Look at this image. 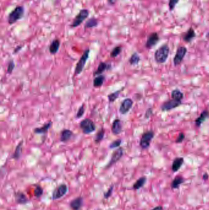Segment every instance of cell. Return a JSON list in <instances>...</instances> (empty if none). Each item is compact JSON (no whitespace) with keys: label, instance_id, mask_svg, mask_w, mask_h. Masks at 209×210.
Here are the masks:
<instances>
[{"label":"cell","instance_id":"cell-11","mask_svg":"<svg viewBox=\"0 0 209 210\" xmlns=\"http://www.w3.org/2000/svg\"><path fill=\"white\" fill-rule=\"evenodd\" d=\"M133 105V101L131 98H126L121 103L119 108V112L123 115L127 114Z\"/></svg>","mask_w":209,"mask_h":210},{"label":"cell","instance_id":"cell-27","mask_svg":"<svg viewBox=\"0 0 209 210\" xmlns=\"http://www.w3.org/2000/svg\"><path fill=\"white\" fill-rule=\"evenodd\" d=\"M147 178L145 176H142L136 181V182L133 184V189L134 190H138L142 188L146 184Z\"/></svg>","mask_w":209,"mask_h":210},{"label":"cell","instance_id":"cell-6","mask_svg":"<svg viewBox=\"0 0 209 210\" xmlns=\"http://www.w3.org/2000/svg\"><path fill=\"white\" fill-rule=\"evenodd\" d=\"M154 136V132L151 130L146 132L142 135L140 141V146L142 149L146 150L149 147Z\"/></svg>","mask_w":209,"mask_h":210},{"label":"cell","instance_id":"cell-28","mask_svg":"<svg viewBox=\"0 0 209 210\" xmlns=\"http://www.w3.org/2000/svg\"><path fill=\"white\" fill-rule=\"evenodd\" d=\"M104 135H105V130L104 128H101L95 135V137H94L95 143L98 144L100 142H101L102 140L104 139Z\"/></svg>","mask_w":209,"mask_h":210},{"label":"cell","instance_id":"cell-43","mask_svg":"<svg viewBox=\"0 0 209 210\" xmlns=\"http://www.w3.org/2000/svg\"><path fill=\"white\" fill-rule=\"evenodd\" d=\"M109 4L111 5H114L115 4V2H116V0H107Z\"/></svg>","mask_w":209,"mask_h":210},{"label":"cell","instance_id":"cell-36","mask_svg":"<svg viewBox=\"0 0 209 210\" xmlns=\"http://www.w3.org/2000/svg\"><path fill=\"white\" fill-rule=\"evenodd\" d=\"M15 68V63L13 60H11L9 62L7 68V73L8 74H11Z\"/></svg>","mask_w":209,"mask_h":210},{"label":"cell","instance_id":"cell-25","mask_svg":"<svg viewBox=\"0 0 209 210\" xmlns=\"http://www.w3.org/2000/svg\"><path fill=\"white\" fill-rule=\"evenodd\" d=\"M184 181H185V180L183 177H181V176H177L172 182V184H171L172 189H178L180 185L184 182Z\"/></svg>","mask_w":209,"mask_h":210},{"label":"cell","instance_id":"cell-39","mask_svg":"<svg viewBox=\"0 0 209 210\" xmlns=\"http://www.w3.org/2000/svg\"><path fill=\"white\" fill-rule=\"evenodd\" d=\"M185 135L183 133H180L176 139V143H182L184 140H185Z\"/></svg>","mask_w":209,"mask_h":210},{"label":"cell","instance_id":"cell-34","mask_svg":"<svg viewBox=\"0 0 209 210\" xmlns=\"http://www.w3.org/2000/svg\"><path fill=\"white\" fill-rule=\"evenodd\" d=\"M85 105L83 104L78 109V111L76 114V118L77 119H80L81 118H82V116H84V114H85Z\"/></svg>","mask_w":209,"mask_h":210},{"label":"cell","instance_id":"cell-33","mask_svg":"<svg viewBox=\"0 0 209 210\" xmlns=\"http://www.w3.org/2000/svg\"><path fill=\"white\" fill-rule=\"evenodd\" d=\"M43 194V189L40 185H37L34 190V195L36 198L41 197Z\"/></svg>","mask_w":209,"mask_h":210},{"label":"cell","instance_id":"cell-2","mask_svg":"<svg viewBox=\"0 0 209 210\" xmlns=\"http://www.w3.org/2000/svg\"><path fill=\"white\" fill-rule=\"evenodd\" d=\"M24 15V8L23 6H17L11 12L9 13L7 18L9 25H12L20 19H21Z\"/></svg>","mask_w":209,"mask_h":210},{"label":"cell","instance_id":"cell-37","mask_svg":"<svg viewBox=\"0 0 209 210\" xmlns=\"http://www.w3.org/2000/svg\"><path fill=\"white\" fill-rule=\"evenodd\" d=\"M114 188V185H111V186L109 188V189L107 190V191L106 192H105L104 194V199H109V198L112 195V192H113Z\"/></svg>","mask_w":209,"mask_h":210},{"label":"cell","instance_id":"cell-40","mask_svg":"<svg viewBox=\"0 0 209 210\" xmlns=\"http://www.w3.org/2000/svg\"><path fill=\"white\" fill-rule=\"evenodd\" d=\"M153 113V111H152V109L151 108H149L146 112V114H145V118L146 119H149L150 117L151 116Z\"/></svg>","mask_w":209,"mask_h":210},{"label":"cell","instance_id":"cell-23","mask_svg":"<svg viewBox=\"0 0 209 210\" xmlns=\"http://www.w3.org/2000/svg\"><path fill=\"white\" fill-rule=\"evenodd\" d=\"M196 36V33L194 30L192 28L189 29L188 31L186 33L185 36H183V40L186 42H191Z\"/></svg>","mask_w":209,"mask_h":210},{"label":"cell","instance_id":"cell-3","mask_svg":"<svg viewBox=\"0 0 209 210\" xmlns=\"http://www.w3.org/2000/svg\"><path fill=\"white\" fill-rule=\"evenodd\" d=\"M90 52L89 49H86L85 51V52H84V54H82V57H81L80 60H79V61L77 62L76 66V68H75V71H74V75L75 76L80 74L83 71L84 68L85 67V65L87 63V61L89 58Z\"/></svg>","mask_w":209,"mask_h":210},{"label":"cell","instance_id":"cell-14","mask_svg":"<svg viewBox=\"0 0 209 210\" xmlns=\"http://www.w3.org/2000/svg\"><path fill=\"white\" fill-rule=\"evenodd\" d=\"M122 122L119 119H116L112 123V132L114 135H117L121 133L122 132Z\"/></svg>","mask_w":209,"mask_h":210},{"label":"cell","instance_id":"cell-42","mask_svg":"<svg viewBox=\"0 0 209 210\" xmlns=\"http://www.w3.org/2000/svg\"><path fill=\"white\" fill-rule=\"evenodd\" d=\"M202 178H203V180L204 181L207 180L208 178H209V175H208V174H207V173L204 174V175H203V176H202Z\"/></svg>","mask_w":209,"mask_h":210},{"label":"cell","instance_id":"cell-16","mask_svg":"<svg viewBox=\"0 0 209 210\" xmlns=\"http://www.w3.org/2000/svg\"><path fill=\"white\" fill-rule=\"evenodd\" d=\"M52 125V122L49 121V122L44 124L41 127L36 128L34 129V132L36 134H46L49 130L51 128Z\"/></svg>","mask_w":209,"mask_h":210},{"label":"cell","instance_id":"cell-18","mask_svg":"<svg viewBox=\"0 0 209 210\" xmlns=\"http://www.w3.org/2000/svg\"><path fill=\"white\" fill-rule=\"evenodd\" d=\"M111 65H109L105 62H101L99 65H98V68L93 73V76H98L101 75V74L103 73L106 69H107Z\"/></svg>","mask_w":209,"mask_h":210},{"label":"cell","instance_id":"cell-32","mask_svg":"<svg viewBox=\"0 0 209 210\" xmlns=\"http://www.w3.org/2000/svg\"><path fill=\"white\" fill-rule=\"evenodd\" d=\"M121 51H122V47L121 46H117L114 47L111 52V54H110L111 57L112 58L117 57L120 54V53L121 52Z\"/></svg>","mask_w":209,"mask_h":210},{"label":"cell","instance_id":"cell-44","mask_svg":"<svg viewBox=\"0 0 209 210\" xmlns=\"http://www.w3.org/2000/svg\"><path fill=\"white\" fill-rule=\"evenodd\" d=\"M163 210V207H161V206H158V207L154 208L153 210Z\"/></svg>","mask_w":209,"mask_h":210},{"label":"cell","instance_id":"cell-35","mask_svg":"<svg viewBox=\"0 0 209 210\" xmlns=\"http://www.w3.org/2000/svg\"><path fill=\"white\" fill-rule=\"evenodd\" d=\"M121 139H117L115 141H114L113 142H112L110 145H109V148L111 149V150H113V149H115V148H117L120 147V146L121 145Z\"/></svg>","mask_w":209,"mask_h":210},{"label":"cell","instance_id":"cell-41","mask_svg":"<svg viewBox=\"0 0 209 210\" xmlns=\"http://www.w3.org/2000/svg\"><path fill=\"white\" fill-rule=\"evenodd\" d=\"M22 46H18V47H17L14 49V53H17V52H18L22 49Z\"/></svg>","mask_w":209,"mask_h":210},{"label":"cell","instance_id":"cell-30","mask_svg":"<svg viewBox=\"0 0 209 210\" xmlns=\"http://www.w3.org/2000/svg\"><path fill=\"white\" fill-rule=\"evenodd\" d=\"M183 96H184L183 93L179 89H175L172 91L171 96L172 99L178 101H181V100L183 98Z\"/></svg>","mask_w":209,"mask_h":210},{"label":"cell","instance_id":"cell-1","mask_svg":"<svg viewBox=\"0 0 209 210\" xmlns=\"http://www.w3.org/2000/svg\"><path fill=\"white\" fill-rule=\"evenodd\" d=\"M169 54V47L167 44L163 45L155 53V59L158 63H164L166 61Z\"/></svg>","mask_w":209,"mask_h":210},{"label":"cell","instance_id":"cell-26","mask_svg":"<svg viewBox=\"0 0 209 210\" xmlns=\"http://www.w3.org/2000/svg\"><path fill=\"white\" fill-rule=\"evenodd\" d=\"M98 25V20L97 19L94 17L90 18L89 20H88L85 24V29H92L97 27Z\"/></svg>","mask_w":209,"mask_h":210},{"label":"cell","instance_id":"cell-9","mask_svg":"<svg viewBox=\"0 0 209 210\" xmlns=\"http://www.w3.org/2000/svg\"><path fill=\"white\" fill-rule=\"evenodd\" d=\"M186 52H187V49L185 47L180 46L178 47L176 56L174 58V64L175 66H178L181 63Z\"/></svg>","mask_w":209,"mask_h":210},{"label":"cell","instance_id":"cell-7","mask_svg":"<svg viewBox=\"0 0 209 210\" xmlns=\"http://www.w3.org/2000/svg\"><path fill=\"white\" fill-rule=\"evenodd\" d=\"M68 187L66 184H62L58 186L53 192L52 199V200H57L63 197L67 192Z\"/></svg>","mask_w":209,"mask_h":210},{"label":"cell","instance_id":"cell-24","mask_svg":"<svg viewBox=\"0 0 209 210\" xmlns=\"http://www.w3.org/2000/svg\"><path fill=\"white\" fill-rule=\"evenodd\" d=\"M105 81V76L104 75H99L96 76L93 80V86L96 88L100 87L102 86Z\"/></svg>","mask_w":209,"mask_h":210},{"label":"cell","instance_id":"cell-21","mask_svg":"<svg viewBox=\"0 0 209 210\" xmlns=\"http://www.w3.org/2000/svg\"><path fill=\"white\" fill-rule=\"evenodd\" d=\"M184 162V159L182 157H177L173 161L172 169L174 172H177L180 170Z\"/></svg>","mask_w":209,"mask_h":210},{"label":"cell","instance_id":"cell-29","mask_svg":"<svg viewBox=\"0 0 209 210\" xmlns=\"http://www.w3.org/2000/svg\"><path fill=\"white\" fill-rule=\"evenodd\" d=\"M123 89H124V88H122L120 90H117V91H115V92L109 94L108 95V96H107L108 97V100H109V102L110 103L114 102L119 98L120 93L121 92V91H122V90H123Z\"/></svg>","mask_w":209,"mask_h":210},{"label":"cell","instance_id":"cell-31","mask_svg":"<svg viewBox=\"0 0 209 210\" xmlns=\"http://www.w3.org/2000/svg\"><path fill=\"white\" fill-rule=\"evenodd\" d=\"M140 60H141V59H140L139 56L137 53L135 52V53H134L131 56V58L129 60V62L130 65H131L133 66H134V65H138V63H139Z\"/></svg>","mask_w":209,"mask_h":210},{"label":"cell","instance_id":"cell-19","mask_svg":"<svg viewBox=\"0 0 209 210\" xmlns=\"http://www.w3.org/2000/svg\"><path fill=\"white\" fill-rule=\"evenodd\" d=\"M209 118V112L207 110H205L202 112L201 115L195 120L194 122L197 127H200L201 124Z\"/></svg>","mask_w":209,"mask_h":210},{"label":"cell","instance_id":"cell-12","mask_svg":"<svg viewBox=\"0 0 209 210\" xmlns=\"http://www.w3.org/2000/svg\"><path fill=\"white\" fill-rule=\"evenodd\" d=\"M159 39V36L156 33H151L147 38L146 47L148 49H151L158 43Z\"/></svg>","mask_w":209,"mask_h":210},{"label":"cell","instance_id":"cell-5","mask_svg":"<svg viewBox=\"0 0 209 210\" xmlns=\"http://www.w3.org/2000/svg\"><path fill=\"white\" fill-rule=\"evenodd\" d=\"M80 128L83 133L89 135L95 131L96 125L90 119H85L81 122Z\"/></svg>","mask_w":209,"mask_h":210},{"label":"cell","instance_id":"cell-38","mask_svg":"<svg viewBox=\"0 0 209 210\" xmlns=\"http://www.w3.org/2000/svg\"><path fill=\"white\" fill-rule=\"evenodd\" d=\"M179 0H169V7L171 11H173L175 8L176 4L179 2Z\"/></svg>","mask_w":209,"mask_h":210},{"label":"cell","instance_id":"cell-20","mask_svg":"<svg viewBox=\"0 0 209 210\" xmlns=\"http://www.w3.org/2000/svg\"><path fill=\"white\" fill-rule=\"evenodd\" d=\"M60 41L59 39L54 40L49 46V52L52 55L56 54L60 48Z\"/></svg>","mask_w":209,"mask_h":210},{"label":"cell","instance_id":"cell-8","mask_svg":"<svg viewBox=\"0 0 209 210\" xmlns=\"http://www.w3.org/2000/svg\"><path fill=\"white\" fill-rule=\"evenodd\" d=\"M181 104V101H178L174 99H172V100H169L164 102L162 105L161 109L163 111H169V110H172L174 108H177Z\"/></svg>","mask_w":209,"mask_h":210},{"label":"cell","instance_id":"cell-22","mask_svg":"<svg viewBox=\"0 0 209 210\" xmlns=\"http://www.w3.org/2000/svg\"><path fill=\"white\" fill-rule=\"evenodd\" d=\"M22 146H23V141H21L15 148V151L12 156V159H14L15 160H19L20 159L22 153Z\"/></svg>","mask_w":209,"mask_h":210},{"label":"cell","instance_id":"cell-10","mask_svg":"<svg viewBox=\"0 0 209 210\" xmlns=\"http://www.w3.org/2000/svg\"><path fill=\"white\" fill-rule=\"evenodd\" d=\"M123 153H124V152H123V150L122 148H119V149L114 150L112 154V156H111V160H110L109 163L106 166V168H110L113 165L116 163L118 161H119L121 159V158L123 157Z\"/></svg>","mask_w":209,"mask_h":210},{"label":"cell","instance_id":"cell-4","mask_svg":"<svg viewBox=\"0 0 209 210\" xmlns=\"http://www.w3.org/2000/svg\"><path fill=\"white\" fill-rule=\"evenodd\" d=\"M89 11L86 9H84L80 11L76 17L74 19L70 27L71 28H76L81 25L83 22L89 17Z\"/></svg>","mask_w":209,"mask_h":210},{"label":"cell","instance_id":"cell-15","mask_svg":"<svg viewBox=\"0 0 209 210\" xmlns=\"http://www.w3.org/2000/svg\"><path fill=\"white\" fill-rule=\"evenodd\" d=\"M83 205V199L81 197H77L72 200L69 204L72 210H80Z\"/></svg>","mask_w":209,"mask_h":210},{"label":"cell","instance_id":"cell-13","mask_svg":"<svg viewBox=\"0 0 209 210\" xmlns=\"http://www.w3.org/2000/svg\"><path fill=\"white\" fill-rule=\"evenodd\" d=\"M15 199L16 202L20 205H25L30 202L29 199L26 196V195L20 191L15 194Z\"/></svg>","mask_w":209,"mask_h":210},{"label":"cell","instance_id":"cell-17","mask_svg":"<svg viewBox=\"0 0 209 210\" xmlns=\"http://www.w3.org/2000/svg\"><path fill=\"white\" fill-rule=\"evenodd\" d=\"M73 135V133L69 129L63 130L60 135V141L63 143H66L69 141Z\"/></svg>","mask_w":209,"mask_h":210}]
</instances>
